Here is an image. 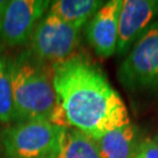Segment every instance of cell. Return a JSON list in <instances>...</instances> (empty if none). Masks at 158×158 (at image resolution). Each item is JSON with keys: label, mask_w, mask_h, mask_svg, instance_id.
<instances>
[{"label": "cell", "mask_w": 158, "mask_h": 158, "mask_svg": "<svg viewBox=\"0 0 158 158\" xmlns=\"http://www.w3.org/2000/svg\"><path fill=\"white\" fill-rule=\"evenodd\" d=\"M53 82L69 125L95 141L130 123L123 100L89 59L74 54L54 66Z\"/></svg>", "instance_id": "6da1fadb"}, {"label": "cell", "mask_w": 158, "mask_h": 158, "mask_svg": "<svg viewBox=\"0 0 158 158\" xmlns=\"http://www.w3.org/2000/svg\"><path fill=\"white\" fill-rule=\"evenodd\" d=\"M54 66L34 56L31 51L20 53L12 63L13 123L47 119L56 107Z\"/></svg>", "instance_id": "7a4b0ae2"}, {"label": "cell", "mask_w": 158, "mask_h": 158, "mask_svg": "<svg viewBox=\"0 0 158 158\" xmlns=\"http://www.w3.org/2000/svg\"><path fill=\"white\" fill-rule=\"evenodd\" d=\"M64 129L47 119L14 123L1 136L7 158H59Z\"/></svg>", "instance_id": "3957f363"}, {"label": "cell", "mask_w": 158, "mask_h": 158, "mask_svg": "<svg viewBox=\"0 0 158 158\" xmlns=\"http://www.w3.org/2000/svg\"><path fill=\"white\" fill-rule=\"evenodd\" d=\"M118 79L130 90L158 88V20L142 34L119 66Z\"/></svg>", "instance_id": "277c9868"}, {"label": "cell", "mask_w": 158, "mask_h": 158, "mask_svg": "<svg viewBox=\"0 0 158 158\" xmlns=\"http://www.w3.org/2000/svg\"><path fill=\"white\" fill-rule=\"evenodd\" d=\"M79 42V28L48 14L34 29L29 51L41 61L56 66L73 56Z\"/></svg>", "instance_id": "5b68a950"}, {"label": "cell", "mask_w": 158, "mask_h": 158, "mask_svg": "<svg viewBox=\"0 0 158 158\" xmlns=\"http://www.w3.org/2000/svg\"><path fill=\"white\" fill-rule=\"evenodd\" d=\"M49 0H11L6 7L0 29V40L15 47L26 44L36 25L51 6Z\"/></svg>", "instance_id": "8992f818"}, {"label": "cell", "mask_w": 158, "mask_h": 158, "mask_svg": "<svg viewBox=\"0 0 158 158\" xmlns=\"http://www.w3.org/2000/svg\"><path fill=\"white\" fill-rule=\"evenodd\" d=\"M158 18V0H122L118 14V54L128 52Z\"/></svg>", "instance_id": "52a82bcc"}, {"label": "cell", "mask_w": 158, "mask_h": 158, "mask_svg": "<svg viewBox=\"0 0 158 158\" xmlns=\"http://www.w3.org/2000/svg\"><path fill=\"white\" fill-rule=\"evenodd\" d=\"M122 0L104 2L87 25V39L101 57L114 55L118 42V14Z\"/></svg>", "instance_id": "ba28073f"}, {"label": "cell", "mask_w": 158, "mask_h": 158, "mask_svg": "<svg viewBox=\"0 0 158 158\" xmlns=\"http://www.w3.org/2000/svg\"><path fill=\"white\" fill-rule=\"evenodd\" d=\"M137 127L131 123L108 131L96 141L101 158H134L141 144Z\"/></svg>", "instance_id": "9c48e42d"}, {"label": "cell", "mask_w": 158, "mask_h": 158, "mask_svg": "<svg viewBox=\"0 0 158 158\" xmlns=\"http://www.w3.org/2000/svg\"><path fill=\"white\" fill-rule=\"evenodd\" d=\"M103 4V1L97 0H57L53 1L49 6V14L81 29L89 19L95 15Z\"/></svg>", "instance_id": "30bf717a"}, {"label": "cell", "mask_w": 158, "mask_h": 158, "mask_svg": "<svg viewBox=\"0 0 158 158\" xmlns=\"http://www.w3.org/2000/svg\"><path fill=\"white\" fill-rule=\"evenodd\" d=\"M59 158H101L96 141L82 131L64 129Z\"/></svg>", "instance_id": "8fae6325"}, {"label": "cell", "mask_w": 158, "mask_h": 158, "mask_svg": "<svg viewBox=\"0 0 158 158\" xmlns=\"http://www.w3.org/2000/svg\"><path fill=\"white\" fill-rule=\"evenodd\" d=\"M12 63L13 59L0 51V124L13 123Z\"/></svg>", "instance_id": "7c38bea8"}, {"label": "cell", "mask_w": 158, "mask_h": 158, "mask_svg": "<svg viewBox=\"0 0 158 158\" xmlns=\"http://www.w3.org/2000/svg\"><path fill=\"white\" fill-rule=\"evenodd\" d=\"M134 158H158V145L151 137L143 138Z\"/></svg>", "instance_id": "4fadbf2b"}, {"label": "cell", "mask_w": 158, "mask_h": 158, "mask_svg": "<svg viewBox=\"0 0 158 158\" xmlns=\"http://www.w3.org/2000/svg\"><path fill=\"white\" fill-rule=\"evenodd\" d=\"M7 5H8L7 0H0V29H1V23H2V19H4V14H5Z\"/></svg>", "instance_id": "5bb4252c"}, {"label": "cell", "mask_w": 158, "mask_h": 158, "mask_svg": "<svg viewBox=\"0 0 158 158\" xmlns=\"http://www.w3.org/2000/svg\"><path fill=\"white\" fill-rule=\"evenodd\" d=\"M151 139H152V141L155 142V143H156V144L158 145V131L156 132V135L153 136V137H151Z\"/></svg>", "instance_id": "9a60e30c"}]
</instances>
